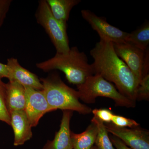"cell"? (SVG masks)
I'll list each match as a JSON object with an SVG mask.
<instances>
[{"label": "cell", "instance_id": "7402d4cb", "mask_svg": "<svg viewBox=\"0 0 149 149\" xmlns=\"http://www.w3.org/2000/svg\"><path fill=\"white\" fill-rule=\"evenodd\" d=\"M12 2V0H0V28L4 22Z\"/></svg>", "mask_w": 149, "mask_h": 149}, {"label": "cell", "instance_id": "7a4b0ae2", "mask_svg": "<svg viewBox=\"0 0 149 149\" xmlns=\"http://www.w3.org/2000/svg\"><path fill=\"white\" fill-rule=\"evenodd\" d=\"M36 65L45 72L61 70L69 83L76 85L83 84L87 77L94 74L92 64L88 62L87 56L76 47L70 48L66 53H56L53 57Z\"/></svg>", "mask_w": 149, "mask_h": 149}, {"label": "cell", "instance_id": "4fadbf2b", "mask_svg": "<svg viewBox=\"0 0 149 149\" xmlns=\"http://www.w3.org/2000/svg\"><path fill=\"white\" fill-rule=\"evenodd\" d=\"M6 104L9 112L24 111L25 90L22 85L13 80L6 84Z\"/></svg>", "mask_w": 149, "mask_h": 149}, {"label": "cell", "instance_id": "9a60e30c", "mask_svg": "<svg viewBox=\"0 0 149 149\" xmlns=\"http://www.w3.org/2000/svg\"><path fill=\"white\" fill-rule=\"evenodd\" d=\"M98 129L96 123H91L86 130L80 134L71 132V139L73 149H91L95 142Z\"/></svg>", "mask_w": 149, "mask_h": 149}, {"label": "cell", "instance_id": "9c48e42d", "mask_svg": "<svg viewBox=\"0 0 149 149\" xmlns=\"http://www.w3.org/2000/svg\"><path fill=\"white\" fill-rule=\"evenodd\" d=\"M25 107L24 111L32 127L38 125L41 118L51 112L43 91L24 87Z\"/></svg>", "mask_w": 149, "mask_h": 149}, {"label": "cell", "instance_id": "cb8c5ba5", "mask_svg": "<svg viewBox=\"0 0 149 149\" xmlns=\"http://www.w3.org/2000/svg\"><path fill=\"white\" fill-rule=\"evenodd\" d=\"M9 75L8 68L6 64L0 63V78H6L9 79Z\"/></svg>", "mask_w": 149, "mask_h": 149}, {"label": "cell", "instance_id": "d6986e66", "mask_svg": "<svg viewBox=\"0 0 149 149\" xmlns=\"http://www.w3.org/2000/svg\"><path fill=\"white\" fill-rule=\"evenodd\" d=\"M149 74L144 75L140 81L136 92V100H149Z\"/></svg>", "mask_w": 149, "mask_h": 149}, {"label": "cell", "instance_id": "5b68a950", "mask_svg": "<svg viewBox=\"0 0 149 149\" xmlns=\"http://www.w3.org/2000/svg\"><path fill=\"white\" fill-rule=\"evenodd\" d=\"M35 16L37 23L43 27L49 37L56 53L65 54L68 52L70 47L67 25L54 17L46 0L39 1Z\"/></svg>", "mask_w": 149, "mask_h": 149}, {"label": "cell", "instance_id": "e0dca14e", "mask_svg": "<svg viewBox=\"0 0 149 149\" xmlns=\"http://www.w3.org/2000/svg\"><path fill=\"white\" fill-rule=\"evenodd\" d=\"M91 121L96 123L98 129L95 146L98 149H115L111 141L104 123L94 116Z\"/></svg>", "mask_w": 149, "mask_h": 149}, {"label": "cell", "instance_id": "2e32d148", "mask_svg": "<svg viewBox=\"0 0 149 149\" xmlns=\"http://www.w3.org/2000/svg\"><path fill=\"white\" fill-rule=\"evenodd\" d=\"M125 42L130 43L143 51L149 48V22H146L141 27L131 33H128Z\"/></svg>", "mask_w": 149, "mask_h": 149}, {"label": "cell", "instance_id": "ac0fdd59", "mask_svg": "<svg viewBox=\"0 0 149 149\" xmlns=\"http://www.w3.org/2000/svg\"><path fill=\"white\" fill-rule=\"evenodd\" d=\"M6 83L0 78V121L10 125V114L6 104Z\"/></svg>", "mask_w": 149, "mask_h": 149}, {"label": "cell", "instance_id": "603a6c76", "mask_svg": "<svg viewBox=\"0 0 149 149\" xmlns=\"http://www.w3.org/2000/svg\"><path fill=\"white\" fill-rule=\"evenodd\" d=\"M110 139L113 145L116 149H132L124 144L121 140L114 136H110Z\"/></svg>", "mask_w": 149, "mask_h": 149}, {"label": "cell", "instance_id": "8992f818", "mask_svg": "<svg viewBox=\"0 0 149 149\" xmlns=\"http://www.w3.org/2000/svg\"><path fill=\"white\" fill-rule=\"evenodd\" d=\"M81 13L83 18L98 34L100 39L113 43L125 42L128 32L109 24L105 17L97 16L89 10H83Z\"/></svg>", "mask_w": 149, "mask_h": 149}, {"label": "cell", "instance_id": "6da1fadb", "mask_svg": "<svg viewBox=\"0 0 149 149\" xmlns=\"http://www.w3.org/2000/svg\"><path fill=\"white\" fill-rule=\"evenodd\" d=\"M90 54L94 59V74L113 83L119 93L136 102L139 84L128 66L116 54L113 43L100 39Z\"/></svg>", "mask_w": 149, "mask_h": 149}, {"label": "cell", "instance_id": "7c38bea8", "mask_svg": "<svg viewBox=\"0 0 149 149\" xmlns=\"http://www.w3.org/2000/svg\"><path fill=\"white\" fill-rule=\"evenodd\" d=\"M72 111H63L60 127L53 141H48L42 149H73L71 139L70 123Z\"/></svg>", "mask_w": 149, "mask_h": 149}, {"label": "cell", "instance_id": "3957f363", "mask_svg": "<svg viewBox=\"0 0 149 149\" xmlns=\"http://www.w3.org/2000/svg\"><path fill=\"white\" fill-rule=\"evenodd\" d=\"M40 80L51 112L59 109L84 115L92 112L91 108L80 102L77 91L67 85L58 74L53 73Z\"/></svg>", "mask_w": 149, "mask_h": 149}, {"label": "cell", "instance_id": "277c9868", "mask_svg": "<svg viewBox=\"0 0 149 149\" xmlns=\"http://www.w3.org/2000/svg\"><path fill=\"white\" fill-rule=\"evenodd\" d=\"M77 87L79 99L86 103H94L97 97H102L113 100L117 106H136V102L123 96L112 83L99 74L89 76L83 84Z\"/></svg>", "mask_w": 149, "mask_h": 149}, {"label": "cell", "instance_id": "30bf717a", "mask_svg": "<svg viewBox=\"0 0 149 149\" xmlns=\"http://www.w3.org/2000/svg\"><path fill=\"white\" fill-rule=\"evenodd\" d=\"M9 80H13L22 85L37 90L42 91L43 86L36 74L25 69L19 64L17 59L10 58L7 59Z\"/></svg>", "mask_w": 149, "mask_h": 149}, {"label": "cell", "instance_id": "ffe728a7", "mask_svg": "<svg viewBox=\"0 0 149 149\" xmlns=\"http://www.w3.org/2000/svg\"><path fill=\"white\" fill-rule=\"evenodd\" d=\"M111 122L116 126L123 128H133L140 125L135 120L115 114L113 116Z\"/></svg>", "mask_w": 149, "mask_h": 149}, {"label": "cell", "instance_id": "44dd1931", "mask_svg": "<svg viewBox=\"0 0 149 149\" xmlns=\"http://www.w3.org/2000/svg\"><path fill=\"white\" fill-rule=\"evenodd\" d=\"M94 116L100 120L105 123H110L113 114L109 110L107 109H95L92 110Z\"/></svg>", "mask_w": 149, "mask_h": 149}, {"label": "cell", "instance_id": "d4e9b609", "mask_svg": "<svg viewBox=\"0 0 149 149\" xmlns=\"http://www.w3.org/2000/svg\"><path fill=\"white\" fill-rule=\"evenodd\" d=\"M91 149H97V147H96V146H95V145H94V146H93V147H92V148H91Z\"/></svg>", "mask_w": 149, "mask_h": 149}, {"label": "cell", "instance_id": "52a82bcc", "mask_svg": "<svg viewBox=\"0 0 149 149\" xmlns=\"http://www.w3.org/2000/svg\"><path fill=\"white\" fill-rule=\"evenodd\" d=\"M108 132L121 140L132 149H149V132L139 128H123L113 123H104Z\"/></svg>", "mask_w": 149, "mask_h": 149}, {"label": "cell", "instance_id": "5bb4252c", "mask_svg": "<svg viewBox=\"0 0 149 149\" xmlns=\"http://www.w3.org/2000/svg\"><path fill=\"white\" fill-rule=\"evenodd\" d=\"M54 17L67 25L72 8L81 2L80 0H46Z\"/></svg>", "mask_w": 149, "mask_h": 149}, {"label": "cell", "instance_id": "8fae6325", "mask_svg": "<svg viewBox=\"0 0 149 149\" xmlns=\"http://www.w3.org/2000/svg\"><path fill=\"white\" fill-rule=\"evenodd\" d=\"M10 114L14 134V146H21L32 138V126L24 111L11 112Z\"/></svg>", "mask_w": 149, "mask_h": 149}, {"label": "cell", "instance_id": "ba28073f", "mask_svg": "<svg viewBox=\"0 0 149 149\" xmlns=\"http://www.w3.org/2000/svg\"><path fill=\"white\" fill-rule=\"evenodd\" d=\"M113 45L116 54L129 68L139 85L143 77L145 51L125 42Z\"/></svg>", "mask_w": 149, "mask_h": 149}]
</instances>
